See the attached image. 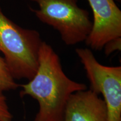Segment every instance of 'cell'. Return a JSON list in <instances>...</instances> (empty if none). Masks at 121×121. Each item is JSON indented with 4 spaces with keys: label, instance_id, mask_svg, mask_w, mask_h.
Listing matches in <instances>:
<instances>
[{
    "label": "cell",
    "instance_id": "8",
    "mask_svg": "<svg viewBox=\"0 0 121 121\" xmlns=\"http://www.w3.org/2000/svg\"><path fill=\"white\" fill-rule=\"evenodd\" d=\"M13 116L9 109L6 98L0 95V121H13Z\"/></svg>",
    "mask_w": 121,
    "mask_h": 121
},
{
    "label": "cell",
    "instance_id": "2",
    "mask_svg": "<svg viewBox=\"0 0 121 121\" xmlns=\"http://www.w3.org/2000/svg\"><path fill=\"white\" fill-rule=\"evenodd\" d=\"M42 42L37 30L19 26L0 8V52L15 80L29 81L34 77Z\"/></svg>",
    "mask_w": 121,
    "mask_h": 121
},
{
    "label": "cell",
    "instance_id": "10",
    "mask_svg": "<svg viewBox=\"0 0 121 121\" xmlns=\"http://www.w3.org/2000/svg\"><path fill=\"white\" fill-rule=\"evenodd\" d=\"M117 1H119V0H117ZM119 1H120V0H119Z\"/></svg>",
    "mask_w": 121,
    "mask_h": 121
},
{
    "label": "cell",
    "instance_id": "4",
    "mask_svg": "<svg viewBox=\"0 0 121 121\" xmlns=\"http://www.w3.org/2000/svg\"><path fill=\"white\" fill-rule=\"evenodd\" d=\"M76 53L85 70L90 89L103 96L108 121H121V67L100 64L89 48H77Z\"/></svg>",
    "mask_w": 121,
    "mask_h": 121
},
{
    "label": "cell",
    "instance_id": "7",
    "mask_svg": "<svg viewBox=\"0 0 121 121\" xmlns=\"http://www.w3.org/2000/svg\"><path fill=\"white\" fill-rule=\"evenodd\" d=\"M20 86L10 73L4 58L0 56V95Z\"/></svg>",
    "mask_w": 121,
    "mask_h": 121
},
{
    "label": "cell",
    "instance_id": "5",
    "mask_svg": "<svg viewBox=\"0 0 121 121\" xmlns=\"http://www.w3.org/2000/svg\"><path fill=\"white\" fill-rule=\"evenodd\" d=\"M93 13V28L86 43L100 51L107 43L121 38V11L114 0H87Z\"/></svg>",
    "mask_w": 121,
    "mask_h": 121
},
{
    "label": "cell",
    "instance_id": "3",
    "mask_svg": "<svg viewBox=\"0 0 121 121\" xmlns=\"http://www.w3.org/2000/svg\"><path fill=\"white\" fill-rule=\"evenodd\" d=\"M38 9H30L39 21L60 33L65 44L85 42L93 28L89 13L78 6V0H29Z\"/></svg>",
    "mask_w": 121,
    "mask_h": 121
},
{
    "label": "cell",
    "instance_id": "6",
    "mask_svg": "<svg viewBox=\"0 0 121 121\" xmlns=\"http://www.w3.org/2000/svg\"><path fill=\"white\" fill-rule=\"evenodd\" d=\"M64 121H108L105 103L90 89L76 92L67 102Z\"/></svg>",
    "mask_w": 121,
    "mask_h": 121
},
{
    "label": "cell",
    "instance_id": "1",
    "mask_svg": "<svg viewBox=\"0 0 121 121\" xmlns=\"http://www.w3.org/2000/svg\"><path fill=\"white\" fill-rule=\"evenodd\" d=\"M20 86L22 97L29 96L38 103L34 121H64L69 97L87 89L85 84L73 81L65 74L58 54L43 41L39 48L37 72L28 83Z\"/></svg>",
    "mask_w": 121,
    "mask_h": 121
},
{
    "label": "cell",
    "instance_id": "9",
    "mask_svg": "<svg viewBox=\"0 0 121 121\" xmlns=\"http://www.w3.org/2000/svg\"><path fill=\"white\" fill-rule=\"evenodd\" d=\"M121 45V38L109 42L104 45L103 49L107 56L112 53L116 51H120Z\"/></svg>",
    "mask_w": 121,
    "mask_h": 121
}]
</instances>
